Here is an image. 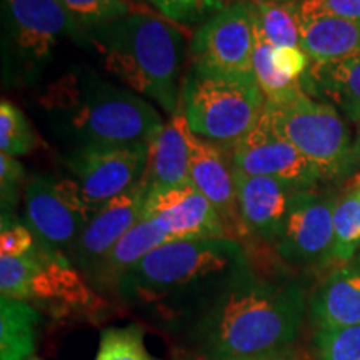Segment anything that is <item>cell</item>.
<instances>
[{
  "mask_svg": "<svg viewBox=\"0 0 360 360\" xmlns=\"http://www.w3.org/2000/svg\"><path fill=\"white\" fill-rule=\"evenodd\" d=\"M304 312L299 282L260 276L250 265L175 326L199 360H233L289 349Z\"/></svg>",
  "mask_w": 360,
  "mask_h": 360,
  "instance_id": "1",
  "label": "cell"
},
{
  "mask_svg": "<svg viewBox=\"0 0 360 360\" xmlns=\"http://www.w3.org/2000/svg\"><path fill=\"white\" fill-rule=\"evenodd\" d=\"M250 265L247 247L233 238L167 242L135 264L115 292L175 323Z\"/></svg>",
  "mask_w": 360,
  "mask_h": 360,
  "instance_id": "2",
  "label": "cell"
},
{
  "mask_svg": "<svg viewBox=\"0 0 360 360\" xmlns=\"http://www.w3.org/2000/svg\"><path fill=\"white\" fill-rule=\"evenodd\" d=\"M53 132L80 146L150 142L165 122L152 103L90 67H72L39 94Z\"/></svg>",
  "mask_w": 360,
  "mask_h": 360,
  "instance_id": "3",
  "label": "cell"
},
{
  "mask_svg": "<svg viewBox=\"0 0 360 360\" xmlns=\"http://www.w3.org/2000/svg\"><path fill=\"white\" fill-rule=\"evenodd\" d=\"M102 69L132 92L174 115L180 107L186 42L172 22L148 12H130L84 37Z\"/></svg>",
  "mask_w": 360,
  "mask_h": 360,
  "instance_id": "4",
  "label": "cell"
},
{
  "mask_svg": "<svg viewBox=\"0 0 360 360\" xmlns=\"http://www.w3.org/2000/svg\"><path fill=\"white\" fill-rule=\"evenodd\" d=\"M180 107L193 134L232 148L260 120L265 97L254 79L191 69L182 82Z\"/></svg>",
  "mask_w": 360,
  "mask_h": 360,
  "instance_id": "5",
  "label": "cell"
},
{
  "mask_svg": "<svg viewBox=\"0 0 360 360\" xmlns=\"http://www.w3.org/2000/svg\"><path fill=\"white\" fill-rule=\"evenodd\" d=\"M4 75L8 84L37 82L65 37L80 42L77 27L60 0H2Z\"/></svg>",
  "mask_w": 360,
  "mask_h": 360,
  "instance_id": "6",
  "label": "cell"
},
{
  "mask_svg": "<svg viewBox=\"0 0 360 360\" xmlns=\"http://www.w3.org/2000/svg\"><path fill=\"white\" fill-rule=\"evenodd\" d=\"M0 295L51 310L87 314L102 309V299L65 255L37 247L25 257L0 255Z\"/></svg>",
  "mask_w": 360,
  "mask_h": 360,
  "instance_id": "7",
  "label": "cell"
},
{
  "mask_svg": "<svg viewBox=\"0 0 360 360\" xmlns=\"http://www.w3.org/2000/svg\"><path fill=\"white\" fill-rule=\"evenodd\" d=\"M264 114L276 132L312 162L322 179L344 177L357 162L349 127L330 103L300 92L287 102H265Z\"/></svg>",
  "mask_w": 360,
  "mask_h": 360,
  "instance_id": "8",
  "label": "cell"
},
{
  "mask_svg": "<svg viewBox=\"0 0 360 360\" xmlns=\"http://www.w3.org/2000/svg\"><path fill=\"white\" fill-rule=\"evenodd\" d=\"M25 225L44 249L69 259L97 210L84 200L74 179L34 175L24 191Z\"/></svg>",
  "mask_w": 360,
  "mask_h": 360,
  "instance_id": "9",
  "label": "cell"
},
{
  "mask_svg": "<svg viewBox=\"0 0 360 360\" xmlns=\"http://www.w3.org/2000/svg\"><path fill=\"white\" fill-rule=\"evenodd\" d=\"M254 13L250 0L229 2L191 40V69L233 79H254Z\"/></svg>",
  "mask_w": 360,
  "mask_h": 360,
  "instance_id": "10",
  "label": "cell"
},
{
  "mask_svg": "<svg viewBox=\"0 0 360 360\" xmlns=\"http://www.w3.org/2000/svg\"><path fill=\"white\" fill-rule=\"evenodd\" d=\"M148 143H105L74 147L64 164L84 200L98 210L103 204L141 184L146 174Z\"/></svg>",
  "mask_w": 360,
  "mask_h": 360,
  "instance_id": "11",
  "label": "cell"
},
{
  "mask_svg": "<svg viewBox=\"0 0 360 360\" xmlns=\"http://www.w3.org/2000/svg\"><path fill=\"white\" fill-rule=\"evenodd\" d=\"M232 160L238 172L281 180L300 191L315 188L322 180L319 169L299 148L276 132L265 114L232 147Z\"/></svg>",
  "mask_w": 360,
  "mask_h": 360,
  "instance_id": "12",
  "label": "cell"
},
{
  "mask_svg": "<svg viewBox=\"0 0 360 360\" xmlns=\"http://www.w3.org/2000/svg\"><path fill=\"white\" fill-rule=\"evenodd\" d=\"M335 204V197L317 193L314 188L297 195L281 237L274 245L283 262L292 265L330 262Z\"/></svg>",
  "mask_w": 360,
  "mask_h": 360,
  "instance_id": "13",
  "label": "cell"
},
{
  "mask_svg": "<svg viewBox=\"0 0 360 360\" xmlns=\"http://www.w3.org/2000/svg\"><path fill=\"white\" fill-rule=\"evenodd\" d=\"M142 220H154L170 242L231 238L214 205L193 184L147 191Z\"/></svg>",
  "mask_w": 360,
  "mask_h": 360,
  "instance_id": "14",
  "label": "cell"
},
{
  "mask_svg": "<svg viewBox=\"0 0 360 360\" xmlns=\"http://www.w3.org/2000/svg\"><path fill=\"white\" fill-rule=\"evenodd\" d=\"M188 169H191V184L214 205L229 237L244 244L249 236L238 210L232 148L202 139L191 130Z\"/></svg>",
  "mask_w": 360,
  "mask_h": 360,
  "instance_id": "15",
  "label": "cell"
},
{
  "mask_svg": "<svg viewBox=\"0 0 360 360\" xmlns=\"http://www.w3.org/2000/svg\"><path fill=\"white\" fill-rule=\"evenodd\" d=\"M147 188L141 182L129 192L103 204L90 219L77 244L72 249L69 260L85 278L97 269L117 242L127 233L135 224L142 220L143 200Z\"/></svg>",
  "mask_w": 360,
  "mask_h": 360,
  "instance_id": "16",
  "label": "cell"
},
{
  "mask_svg": "<svg viewBox=\"0 0 360 360\" xmlns=\"http://www.w3.org/2000/svg\"><path fill=\"white\" fill-rule=\"evenodd\" d=\"M236 169V167H233ZM237 200L247 236L276 245L300 188L281 180L247 175L236 170Z\"/></svg>",
  "mask_w": 360,
  "mask_h": 360,
  "instance_id": "17",
  "label": "cell"
},
{
  "mask_svg": "<svg viewBox=\"0 0 360 360\" xmlns=\"http://www.w3.org/2000/svg\"><path fill=\"white\" fill-rule=\"evenodd\" d=\"M188 134L191 127L182 107H179L160 132H157L148 142L147 167L141 180L147 191L191 184Z\"/></svg>",
  "mask_w": 360,
  "mask_h": 360,
  "instance_id": "18",
  "label": "cell"
},
{
  "mask_svg": "<svg viewBox=\"0 0 360 360\" xmlns=\"http://www.w3.org/2000/svg\"><path fill=\"white\" fill-rule=\"evenodd\" d=\"M310 315L317 328L360 326V262L335 269L315 290Z\"/></svg>",
  "mask_w": 360,
  "mask_h": 360,
  "instance_id": "19",
  "label": "cell"
},
{
  "mask_svg": "<svg viewBox=\"0 0 360 360\" xmlns=\"http://www.w3.org/2000/svg\"><path fill=\"white\" fill-rule=\"evenodd\" d=\"M300 84L307 96L328 98L347 119L360 122V51L330 64H310Z\"/></svg>",
  "mask_w": 360,
  "mask_h": 360,
  "instance_id": "20",
  "label": "cell"
},
{
  "mask_svg": "<svg viewBox=\"0 0 360 360\" xmlns=\"http://www.w3.org/2000/svg\"><path fill=\"white\" fill-rule=\"evenodd\" d=\"M170 238L154 220H141L102 259L87 281L98 290H117L120 278L152 250L167 244Z\"/></svg>",
  "mask_w": 360,
  "mask_h": 360,
  "instance_id": "21",
  "label": "cell"
},
{
  "mask_svg": "<svg viewBox=\"0 0 360 360\" xmlns=\"http://www.w3.org/2000/svg\"><path fill=\"white\" fill-rule=\"evenodd\" d=\"M300 47L317 65L347 57L360 51V22L339 17L300 20Z\"/></svg>",
  "mask_w": 360,
  "mask_h": 360,
  "instance_id": "22",
  "label": "cell"
},
{
  "mask_svg": "<svg viewBox=\"0 0 360 360\" xmlns=\"http://www.w3.org/2000/svg\"><path fill=\"white\" fill-rule=\"evenodd\" d=\"M39 314L22 300L0 297V360H27L35 350Z\"/></svg>",
  "mask_w": 360,
  "mask_h": 360,
  "instance_id": "23",
  "label": "cell"
},
{
  "mask_svg": "<svg viewBox=\"0 0 360 360\" xmlns=\"http://www.w3.org/2000/svg\"><path fill=\"white\" fill-rule=\"evenodd\" d=\"M254 25L276 47H300V20L295 4L250 0Z\"/></svg>",
  "mask_w": 360,
  "mask_h": 360,
  "instance_id": "24",
  "label": "cell"
},
{
  "mask_svg": "<svg viewBox=\"0 0 360 360\" xmlns=\"http://www.w3.org/2000/svg\"><path fill=\"white\" fill-rule=\"evenodd\" d=\"M360 250V191L350 187L334 209V244L330 260L350 264Z\"/></svg>",
  "mask_w": 360,
  "mask_h": 360,
  "instance_id": "25",
  "label": "cell"
},
{
  "mask_svg": "<svg viewBox=\"0 0 360 360\" xmlns=\"http://www.w3.org/2000/svg\"><path fill=\"white\" fill-rule=\"evenodd\" d=\"M39 146V137L29 119L12 102L0 103V152L11 157L27 155Z\"/></svg>",
  "mask_w": 360,
  "mask_h": 360,
  "instance_id": "26",
  "label": "cell"
},
{
  "mask_svg": "<svg viewBox=\"0 0 360 360\" xmlns=\"http://www.w3.org/2000/svg\"><path fill=\"white\" fill-rule=\"evenodd\" d=\"M96 360H157L148 352L141 326L109 327L102 330Z\"/></svg>",
  "mask_w": 360,
  "mask_h": 360,
  "instance_id": "27",
  "label": "cell"
},
{
  "mask_svg": "<svg viewBox=\"0 0 360 360\" xmlns=\"http://www.w3.org/2000/svg\"><path fill=\"white\" fill-rule=\"evenodd\" d=\"M60 2L77 27L80 42H84L85 35L92 30L134 12L132 7L120 0H60Z\"/></svg>",
  "mask_w": 360,
  "mask_h": 360,
  "instance_id": "28",
  "label": "cell"
},
{
  "mask_svg": "<svg viewBox=\"0 0 360 360\" xmlns=\"http://www.w3.org/2000/svg\"><path fill=\"white\" fill-rule=\"evenodd\" d=\"M172 24H204L227 6V0H148Z\"/></svg>",
  "mask_w": 360,
  "mask_h": 360,
  "instance_id": "29",
  "label": "cell"
},
{
  "mask_svg": "<svg viewBox=\"0 0 360 360\" xmlns=\"http://www.w3.org/2000/svg\"><path fill=\"white\" fill-rule=\"evenodd\" d=\"M317 350L321 360H360V326L319 328Z\"/></svg>",
  "mask_w": 360,
  "mask_h": 360,
  "instance_id": "30",
  "label": "cell"
},
{
  "mask_svg": "<svg viewBox=\"0 0 360 360\" xmlns=\"http://www.w3.org/2000/svg\"><path fill=\"white\" fill-rule=\"evenodd\" d=\"M37 247V238L25 224L12 212H2L0 227V255L4 257H25Z\"/></svg>",
  "mask_w": 360,
  "mask_h": 360,
  "instance_id": "31",
  "label": "cell"
},
{
  "mask_svg": "<svg viewBox=\"0 0 360 360\" xmlns=\"http://www.w3.org/2000/svg\"><path fill=\"white\" fill-rule=\"evenodd\" d=\"M299 20L315 17H339L360 22V0H299L295 2Z\"/></svg>",
  "mask_w": 360,
  "mask_h": 360,
  "instance_id": "32",
  "label": "cell"
},
{
  "mask_svg": "<svg viewBox=\"0 0 360 360\" xmlns=\"http://www.w3.org/2000/svg\"><path fill=\"white\" fill-rule=\"evenodd\" d=\"M270 58H272V64L278 74L294 80V82H302L310 69V64H312L302 47H276L272 45Z\"/></svg>",
  "mask_w": 360,
  "mask_h": 360,
  "instance_id": "33",
  "label": "cell"
},
{
  "mask_svg": "<svg viewBox=\"0 0 360 360\" xmlns=\"http://www.w3.org/2000/svg\"><path fill=\"white\" fill-rule=\"evenodd\" d=\"M24 182V167L15 157L0 155V188H2V212H12L19 188Z\"/></svg>",
  "mask_w": 360,
  "mask_h": 360,
  "instance_id": "34",
  "label": "cell"
},
{
  "mask_svg": "<svg viewBox=\"0 0 360 360\" xmlns=\"http://www.w3.org/2000/svg\"><path fill=\"white\" fill-rule=\"evenodd\" d=\"M233 360H295L294 355L287 350H281V352H272V354H264V355H255V357H245V359H233Z\"/></svg>",
  "mask_w": 360,
  "mask_h": 360,
  "instance_id": "35",
  "label": "cell"
},
{
  "mask_svg": "<svg viewBox=\"0 0 360 360\" xmlns=\"http://www.w3.org/2000/svg\"><path fill=\"white\" fill-rule=\"evenodd\" d=\"M355 157H357V162L360 160V132L357 137V142H355Z\"/></svg>",
  "mask_w": 360,
  "mask_h": 360,
  "instance_id": "36",
  "label": "cell"
},
{
  "mask_svg": "<svg viewBox=\"0 0 360 360\" xmlns=\"http://www.w3.org/2000/svg\"><path fill=\"white\" fill-rule=\"evenodd\" d=\"M120 2L127 4V6L134 7V6H141V0H120Z\"/></svg>",
  "mask_w": 360,
  "mask_h": 360,
  "instance_id": "37",
  "label": "cell"
},
{
  "mask_svg": "<svg viewBox=\"0 0 360 360\" xmlns=\"http://www.w3.org/2000/svg\"><path fill=\"white\" fill-rule=\"evenodd\" d=\"M265 2H276V4H295L299 0H265Z\"/></svg>",
  "mask_w": 360,
  "mask_h": 360,
  "instance_id": "38",
  "label": "cell"
},
{
  "mask_svg": "<svg viewBox=\"0 0 360 360\" xmlns=\"http://www.w3.org/2000/svg\"><path fill=\"white\" fill-rule=\"evenodd\" d=\"M352 188H359V191H360V174L357 175V177L354 179V182H352Z\"/></svg>",
  "mask_w": 360,
  "mask_h": 360,
  "instance_id": "39",
  "label": "cell"
},
{
  "mask_svg": "<svg viewBox=\"0 0 360 360\" xmlns=\"http://www.w3.org/2000/svg\"><path fill=\"white\" fill-rule=\"evenodd\" d=\"M355 262H360V250H359V254H357V257H355Z\"/></svg>",
  "mask_w": 360,
  "mask_h": 360,
  "instance_id": "40",
  "label": "cell"
},
{
  "mask_svg": "<svg viewBox=\"0 0 360 360\" xmlns=\"http://www.w3.org/2000/svg\"><path fill=\"white\" fill-rule=\"evenodd\" d=\"M227 2H236V0H227Z\"/></svg>",
  "mask_w": 360,
  "mask_h": 360,
  "instance_id": "41",
  "label": "cell"
},
{
  "mask_svg": "<svg viewBox=\"0 0 360 360\" xmlns=\"http://www.w3.org/2000/svg\"><path fill=\"white\" fill-rule=\"evenodd\" d=\"M30 360H39V359H30Z\"/></svg>",
  "mask_w": 360,
  "mask_h": 360,
  "instance_id": "42",
  "label": "cell"
}]
</instances>
